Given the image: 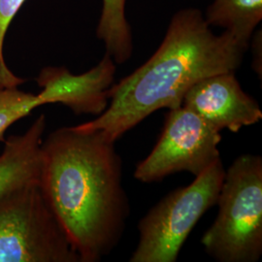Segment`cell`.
<instances>
[{
  "label": "cell",
  "mask_w": 262,
  "mask_h": 262,
  "mask_svg": "<svg viewBox=\"0 0 262 262\" xmlns=\"http://www.w3.org/2000/svg\"><path fill=\"white\" fill-rule=\"evenodd\" d=\"M221 132L185 106L170 109L158 143L134 171L142 183L159 182L178 172L195 177L221 159Z\"/></svg>",
  "instance_id": "8992f818"
},
{
  "label": "cell",
  "mask_w": 262,
  "mask_h": 262,
  "mask_svg": "<svg viewBox=\"0 0 262 262\" xmlns=\"http://www.w3.org/2000/svg\"><path fill=\"white\" fill-rule=\"evenodd\" d=\"M44 105L37 94H28L18 86L0 89V141L10 126L28 116L33 109Z\"/></svg>",
  "instance_id": "7c38bea8"
},
{
  "label": "cell",
  "mask_w": 262,
  "mask_h": 262,
  "mask_svg": "<svg viewBox=\"0 0 262 262\" xmlns=\"http://www.w3.org/2000/svg\"><path fill=\"white\" fill-rule=\"evenodd\" d=\"M260 42V40H259ZM258 40H254L253 47H254V59H253V68L255 72L259 75L261 79V46Z\"/></svg>",
  "instance_id": "9a60e30c"
},
{
  "label": "cell",
  "mask_w": 262,
  "mask_h": 262,
  "mask_svg": "<svg viewBox=\"0 0 262 262\" xmlns=\"http://www.w3.org/2000/svg\"><path fill=\"white\" fill-rule=\"evenodd\" d=\"M38 184L81 262L112 253L130 213L115 142L77 125L51 132L41 145Z\"/></svg>",
  "instance_id": "6da1fadb"
},
{
  "label": "cell",
  "mask_w": 262,
  "mask_h": 262,
  "mask_svg": "<svg viewBox=\"0 0 262 262\" xmlns=\"http://www.w3.org/2000/svg\"><path fill=\"white\" fill-rule=\"evenodd\" d=\"M46 123V117L42 114L25 133L12 135L4 142L0 155V197L24 185L38 182Z\"/></svg>",
  "instance_id": "9c48e42d"
},
{
  "label": "cell",
  "mask_w": 262,
  "mask_h": 262,
  "mask_svg": "<svg viewBox=\"0 0 262 262\" xmlns=\"http://www.w3.org/2000/svg\"><path fill=\"white\" fill-rule=\"evenodd\" d=\"M215 160L187 187L163 197L138 225L139 241L130 262H175L187 237L207 211L216 205L225 178Z\"/></svg>",
  "instance_id": "277c9868"
},
{
  "label": "cell",
  "mask_w": 262,
  "mask_h": 262,
  "mask_svg": "<svg viewBox=\"0 0 262 262\" xmlns=\"http://www.w3.org/2000/svg\"><path fill=\"white\" fill-rule=\"evenodd\" d=\"M116 63L105 54L91 70L80 75L72 74L66 67H46L37 77L45 104H63L77 115L99 116L109 105V92L114 84Z\"/></svg>",
  "instance_id": "ba28073f"
},
{
  "label": "cell",
  "mask_w": 262,
  "mask_h": 262,
  "mask_svg": "<svg viewBox=\"0 0 262 262\" xmlns=\"http://www.w3.org/2000/svg\"><path fill=\"white\" fill-rule=\"evenodd\" d=\"M0 262H81L38 182L0 197Z\"/></svg>",
  "instance_id": "5b68a950"
},
{
  "label": "cell",
  "mask_w": 262,
  "mask_h": 262,
  "mask_svg": "<svg viewBox=\"0 0 262 262\" xmlns=\"http://www.w3.org/2000/svg\"><path fill=\"white\" fill-rule=\"evenodd\" d=\"M204 19L212 28H222L249 49L253 31L262 19V0H214Z\"/></svg>",
  "instance_id": "30bf717a"
},
{
  "label": "cell",
  "mask_w": 262,
  "mask_h": 262,
  "mask_svg": "<svg viewBox=\"0 0 262 262\" xmlns=\"http://www.w3.org/2000/svg\"><path fill=\"white\" fill-rule=\"evenodd\" d=\"M26 0H0V63L4 70L10 71L3 57L4 39L10 23Z\"/></svg>",
  "instance_id": "4fadbf2b"
},
{
  "label": "cell",
  "mask_w": 262,
  "mask_h": 262,
  "mask_svg": "<svg viewBox=\"0 0 262 262\" xmlns=\"http://www.w3.org/2000/svg\"><path fill=\"white\" fill-rule=\"evenodd\" d=\"M183 106L219 132H238L262 119L259 104L244 92L232 71L209 76L193 84L185 94Z\"/></svg>",
  "instance_id": "52a82bcc"
},
{
  "label": "cell",
  "mask_w": 262,
  "mask_h": 262,
  "mask_svg": "<svg viewBox=\"0 0 262 262\" xmlns=\"http://www.w3.org/2000/svg\"><path fill=\"white\" fill-rule=\"evenodd\" d=\"M247 51L227 31L215 34L200 10H180L156 53L111 86L106 110L77 127L99 131L116 142L159 109L181 107L185 94L199 81L235 72Z\"/></svg>",
  "instance_id": "7a4b0ae2"
},
{
  "label": "cell",
  "mask_w": 262,
  "mask_h": 262,
  "mask_svg": "<svg viewBox=\"0 0 262 262\" xmlns=\"http://www.w3.org/2000/svg\"><path fill=\"white\" fill-rule=\"evenodd\" d=\"M25 80L14 75L11 71H6L0 63V89L1 88H13L23 84Z\"/></svg>",
  "instance_id": "5bb4252c"
},
{
  "label": "cell",
  "mask_w": 262,
  "mask_h": 262,
  "mask_svg": "<svg viewBox=\"0 0 262 262\" xmlns=\"http://www.w3.org/2000/svg\"><path fill=\"white\" fill-rule=\"evenodd\" d=\"M102 13L96 35L116 64L126 62L133 53V37L125 16L126 0H102Z\"/></svg>",
  "instance_id": "8fae6325"
},
{
  "label": "cell",
  "mask_w": 262,
  "mask_h": 262,
  "mask_svg": "<svg viewBox=\"0 0 262 262\" xmlns=\"http://www.w3.org/2000/svg\"><path fill=\"white\" fill-rule=\"evenodd\" d=\"M215 222L201 244L219 262H256L262 254V158L242 155L225 171Z\"/></svg>",
  "instance_id": "3957f363"
}]
</instances>
